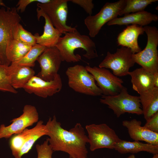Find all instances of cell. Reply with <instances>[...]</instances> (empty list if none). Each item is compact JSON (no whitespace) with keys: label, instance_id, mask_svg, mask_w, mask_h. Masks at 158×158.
<instances>
[{"label":"cell","instance_id":"8fae6325","mask_svg":"<svg viewBox=\"0 0 158 158\" xmlns=\"http://www.w3.org/2000/svg\"><path fill=\"white\" fill-rule=\"evenodd\" d=\"M85 68L94 77L97 85L105 96H114L119 93L123 87L122 79L112 73L108 69L99 67Z\"/></svg>","mask_w":158,"mask_h":158},{"label":"cell","instance_id":"44dd1931","mask_svg":"<svg viewBox=\"0 0 158 158\" xmlns=\"http://www.w3.org/2000/svg\"><path fill=\"white\" fill-rule=\"evenodd\" d=\"M142 114L147 121L158 112V88L152 89L140 94Z\"/></svg>","mask_w":158,"mask_h":158},{"label":"cell","instance_id":"603a6c76","mask_svg":"<svg viewBox=\"0 0 158 158\" xmlns=\"http://www.w3.org/2000/svg\"><path fill=\"white\" fill-rule=\"evenodd\" d=\"M32 46L12 39L7 44L6 49L7 59L11 63L22 59L29 51Z\"/></svg>","mask_w":158,"mask_h":158},{"label":"cell","instance_id":"d6986e66","mask_svg":"<svg viewBox=\"0 0 158 158\" xmlns=\"http://www.w3.org/2000/svg\"><path fill=\"white\" fill-rule=\"evenodd\" d=\"M158 20V16L147 11H143L124 15L122 17H116L107 23L108 25H135L143 27L147 26L153 21Z\"/></svg>","mask_w":158,"mask_h":158},{"label":"cell","instance_id":"52a82bcc","mask_svg":"<svg viewBox=\"0 0 158 158\" xmlns=\"http://www.w3.org/2000/svg\"><path fill=\"white\" fill-rule=\"evenodd\" d=\"M126 2V0H120L114 2H107L97 14L87 17L84 22L90 36L95 37L105 23L117 17Z\"/></svg>","mask_w":158,"mask_h":158},{"label":"cell","instance_id":"e0dca14e","mask_svg":"<svg viewBox=\"0 0 158 158\" xmlns=\"http://www.w3.org/2000/svg\"><path fill=\"white\" fill-rule=\"evenodd\" d=\"M36 11L38 20H39L40 17H43L45 21L42 34L40 35L36 33L34 35L36 43L47 47H55L62 34L54 27L47 16L38 8Z\"/></svg>","mask_w":158,"mask_h":158},{"label":"cell","instance_id":"d4e9b609","mask_svg":"<svg viewBox=\"0 0 158 158\" xmlns=\"http://www.w3.org/2000/svg\"><path fill=\"white\" fill-rule=\"evenodd\" d=\"M12 36L13 39L27 45L32 46L36 44L35 35L25 30L20 23L13 27Z\"/></svg>","mask_w":158,"mask_h":158},{"label":"cell","instance_id":"ba28073f","mask_svg":"<svg viewBox=\"0 0 158 158\" xmlns=\"http://www.w3.org/2000/svg\"><path fill=\"white\" fill-rule=\"evenodd\" d=\"M68 0H51L49 2L37 3V6L47 16L54 27L62 34L74 31L75 27L66 24Z\"/></svg>","mask_w":158,"mask_h":158},{"label":"cell","instance_id":"8d00e7d4","mask_svg":"<svg viewBox=\"0 0 158 158\" xmlns=\"http://www.w3.org/2000/svg\"><path fill=\"white\" fill-rule=\"evenodd\" d=\"M152 158H158V154H153V156Z\"/></svg>","mask_w":158,"mask_h":158},{"label":"cell","instance_id":"9a60e30c","mask_svg":"<svg viewBox=\"0 0 158 158\" xmlns=\"http://www.w3.org/2000/svg\"><path fill=\"white\" fill-rule=\"evenodd\" d=\"M122 123L127 129L130 138L135 141H144L147 143L158 145V133L142 126L140 121L133 119L130 121H123Z\"/></svg>","mask_w":158,"mask_h":158},{"label":"cell","instance_id":"f35d334b","mask_svg":"<svg viewBox=\"0 0 158 158\" xmlns=\"http://www.w3.org/2000/svg\"><path fill=\"white\" fill-rule=\"evenodd\" d=\"M69 158H72V157H69Z\"/></svg>","mask_w":158,"mask_h":158},{"label":"cell","instance_id":"ab89813d","mask_svg":"<svg viewBox=\"0 0 158 158\" xmlns=\"http://www.w3.org/2000/svg\"><path fill=\"white\" fill-rule=\"evenodd\" d=\"M85 158H87V157Z\"/></svg>","mask_w":158,"mask_h":158},{"label":"cell","instance_id":"4dcf8cb0","mask_svg":"<svg viewBox=\"0 0 158 158\" xmlns=\"http://www.w3.org/2000/svg\"><path fill=\"white\" fill-rule=\"evenodd\" d=\"M69 1L82 7L89 15H92L94 4L92 0H71Z\"/></svg>","mask_w":158,"mask_h":158},{"label":"cell","instance_id":"d590c367","mask_svg":"<svg viewBox=\"0 0 158 158\" xmlns=\"http://www.w3.org/2000/svg\"><path fill=\"white\" fill-rule=\"evenodd\" d=\"M127 158H137L135 157V155L133 154L130 155Z\"/></svg>","mask_w":158,"mask_h":158},{"label":"cell","instance_id":"484cf974","mask_svg":"<svg viewBox=\"0 0 158 158\" xmlns=\"http://www.w3.org/2000/svg\"><path fill=\"white\" fill-rule=\"evenodd\" d=\"M46 47L36 43L32 46L29 51L22 59L16 62L12 63L31 68L33 67L35 65V61Z\"/></svg>","mask_w":158,"mask_h":158},{"label":"cell","instance_id":"1f68e13d","mask_svg":"<svg viewBox=\"0 0 158 158\" xmlns=\"http://www.w3.org/2000/svg\"><path fill=\"white\" fill-rule=\"evenodd\" d=\"M51 0H19L17 3L16 6L17 11L23 13L25 11L26 7L29 4L34 2L44 4L49 2Z\"/></svg>","mask_w":158,"mask_h":158},{"label":"cell","instance_id":"7a4b0ae2","mask_svg":"<svg viewBox=\"0 0 158 158\" xmlns=\"http://www.w3.org/2000/svg\"><path fill=\"white\" fill-rule=\"evenodd\" d=\"M59 50L63 61L75 63L82 60L79 54H75L77 49H82L85 51L83 56L89 60L98 56L94 42L87 35L81 34L76 30L67 32L61 37L55 46Z\"/></svg>","mask_w":158,"mask_h":158},{"label":"cell","instance_id":"8992f818","mask_svg":"<svg viewBox=\"0 0 158 158\" xmlns=\"http://www.w3.org/2000/svg\"><path fill=\"white\" fill-rule=\"evenodd\" d=\"M16 8H0V60L1 64L8 66L11 63L6 55L7 45L13 39L12 31L14 26L21 20Z\"/></svg>","mask_w":158,"mask_h":158},{"label":"cell","instance_id":"cb8c5ba5","mask_svg":"<svg viewBox=\"0 0 158 158\" xmlns=\"http://www.w3.org/2000/svg\"><path fill=\"white\" fill-rule=\"evenodd\" d=\"M47 131L43 121L40 120L33 128L32 132L27 138L21 147L19 154L20 158L24 154L27 153L31 149L35 142L43 136L47 135Z\"/></svg>","mask_w":158,"mask_h":158},{"label":"cell","instance_id":"83f0119b","mask_svg":"<svg viewBox=\"0 0 158 158\" xmlns=\"http://www.w3.org/2000/svg\"><path fill=\"white\" fill-rule=\"evenodd\" d=\"M157 1L158 0H126L125 5L119 16L144 11L148 5Z\"/></svg>","mask_w":158,"mask_h":158},{"label":"cell","instance_id":"836d02e7","mask_svg":"<svg viewBox=\"0 0 158 158\" xmlns=\"http://www.w3.org/2000/svg\"><path fill=\"white\" fill-rule=\"evenodd\" d=\"M153 81L154 87L158 88V72L153 74Z\"/></svg>","mask_w":158,"mask_h":158},{"label":"cell","instance_id":"f1b7e54d","mask_svg":"<svg viewBox=\"0 0 158 158\" xmlns=\"http://www.w3.org/2000/svg\"><path fill=\"white\" fill-rule=\"evenodd\" d=\"M6 65H0V91L16 94L18 91L11 85L6 74Z\"/></svg>","mask_w":158,"mask_h":158},{"label":"cell","instance_id":"74e56055","mask_svg":"<svg viewBox=\"0 0 158 158\" xmlns=\"http://www.w3.org/2000/svg\"><path fill=\"white\" fill-rule=\"evenodd\" d=\"M1 64V61L0 60V65Z\"/></svg>","mask_w":158,"mask_h":158},{"label":"cell","instance_id":"7c38bea8","mask_svg":"<svg viewBox=\"0 0 158 158\" xmlns=\"http://www.w3.org/2000/svg\"><path fill=\"white\" fill-rule=\"evenodd\" d=\"M39 118L36 107L31 105H25L23 107V114L11 121L12 123L10 125L7 126L4 124L1 125L0 139L9 138L13 135L21 133L27 127L37 122Z\"/></svg>","mask_w":158,"mask_h":158},{"label":"cell","instance_id":"6da1fadb","mask_svg":"<svg viewBox=\"0 0 158 158\" xmlns=\"http://www.w3.org/2000/svg\"><path fill=\"white\" fill-rule=\"evenodd\" d=\"M47 139L54 152L61 151L68 153L72 158L87 157L86 147L89 140L81 124L77 123L67 130L62 128L54 115L50 118L45 125Z\"/></svg>","mask_w":158,"mask_h":158},{"label":"cell","instance_id":"ac0fdd59","mask_svg":"<svg viewBox=\"0 0 158 158\" xmlns=\"http://www.w3.org/2000/svg\"><path fill=\"white\" fill-rule=\"evenodd\" d=\"M144 32L143 27L135 25L128 26L118 35V44L130 49L133 54L138 53L142 50L138 44V37Z\"/></svg>","mask_w":158,"mask_h":158},{"label":"cell","instance_id":"ffe728a7","mask_svg":"<svg viewBox=\"0 0 158 158\" xmlns=\"http://www.w3.org/2000/svg\"><path fill=\"white\" fill-rule=\"evenodd\" d=\"M128 75L131 77L133 89L139 95L154 87L153 74L142 67L129 71Z\"/></svg>","mask_w":158,"mask_h":158},{"label":"cell","instance_id":"5b68a950","mask_svg":"<svg viewBox=\"0 0 158 158\" xmlns=\"http://www.w3.org/2000/svg\"><path fill=\"white\" fill-rule=\"evenodd\" d=\"M101 103L107 105L112 110L117 117L126 113L142 114L139 96L129 94L125 87L120 92L114 96L102 95Z\"/></svg>","mask_w":158,"mask_h":158},{"label":"cell","instance_id":"3957f363","mask_svg":"<svg viewBox=\"0 0 158 158\" xmlns=\"http://www.w3.org/2000/svg\"><path fill=\"white\" fill-rule=\"evenodd\" d=\"M66 74L68 86L75 91L92 96L102 95L94 77L85 67L79 64L70 67L66 70Z\"/></svg>","mask_w":158,"mask_h":158},{"label":"cell","instance_id":"e575fe53","mask_svg":"<svg viewBox=\"0 0 158 158\" xmlns=\"http://www.w3.org/2000/svg\"><path fill=\"white\" fill-rule=\"evenodd\" d=\"M0 6H3L6 8L8 7L6 5L2 0H0Z\"/></svg>","mask_w":158,"mask_h":158},{"label":"cell","instance_id":"2e32d148","mask_svg":"<svg viewBox=\"0 0 158 158\" xmlns=\"http://www.w3.org/2000/svg\"><path fill=\"white\" fill-rule=\"evenodd\" d=\"M6 74L11 85L15 89L23 88L35 75L32 68L11 63L6 66Z\"/></svg>","mask_w":158,"mask_h":158},{"label":"cell","instance_id":"30bf717a","mask_svg":"<svg viewBox=\"0 0 158 158\" xmlns=\"http://www.w3.org/2000/svg\"><path fill=\"white\" fill-rule=\"evenodd\" d=\"M133 54L130 49L124 47L117 48L113 54L108 51L99 67L111 69L118 77L128 75L130 68L135 63Z\"/></svg>","mask_w":158,"mask_h":158},{"label":"cell","instance_id":"5bb4252c","mask_svg":"<svg viewBox=\"0 0 158 158\" xmlns=\"http://www.w3.org/2000/svg\"><path fill=\"white\" fill-rule=\"evenodd\" d=\"M62 86L61 77L58 73L54 79L46 81L38 76L34 75L26 84L23 88L29 94L45 98L59 92Z\"/></svg>","mask_w":158,"mask_h":158},{"label":"cell","instance_id":"9c48e42d","mask_svg":"<svg viewBox=\"0 0 158 158\" xmlns=\"http://www.w3.org/2000/svg\"><path fill=\"white\" fill-rule=\"evenodd\" d=\"M85 128L92 151L103 148L114 149L116 144L121 140L115 131L105 123L87 125Z\"/></svg>","mask_w":158,"mask_h":158},{"label":"cell","instance_id":"f546056e","mask_svg":"<svg viewBox=\"0 0 158 158\" xmlns=\"http://www.w3.org/2000/svg\"><path fill=\"white\" fill-rule=\"evenodd\" d=\"M36 148L37 153V158H52L54 151L47 138L42 144H37Z\"/></svg>","mask_w":158,"mask_h":158},{"label":"cell","instance_id":"4fadbf2b","mask_svg":"<svg viewBox=\"0 0 158 158\" xmlns=\"http://www.w3.org/2000/svg\"><path fill=\"white\" fill-rule=\"evenodd\" d=\"M41 68L37 76L46 81L53 80L58 74L62 58L56 47H46L37 60Z\"/></svg>","mask_w":158,"mask_h":158},{"label":"cell","instance_id":"7402d4cb","mask_svg":"<svg viewBox=\"0 0 158 158\" xmlns=\"http://www.w3.org/2000/svg\"><path fill=\"white\" fill-rule=\"evenodd\" d=\"M114 149L122 154L137 153L142 151L153 154H158V145L143 143L139 141L130 142L121 139L116 144Z\"/></svg>","mask_w":158,"mask_h":158},{"label":"cell","instance_id":"4316f807","mask_svg":"<svg viewBox=\"0 0 158 158\" xmlns=\"http://www.w3.org/2000/svg\"><path fill=\"white\" fill-rule=\"evenodd\" d=\"M32 130V128L30 129L26 128L21 133L14 135L10 139V147L15 158H20L19 154L20 149Z\"/></svg>","mask_w":158,"mask_h":158},{"label":"cell","instance_id":"277c9868","mask_svg":"<svg viewBox=\"0 0 158 158\" xmlns=\"http://www.w3.org/2000/svg\"><path fill=\"white\" fill-rule=\"evenodd\" d=\"M143 28L147 36L146 45L143 50L133 54V57L135 63L153 74L158 72V30L148 25Z\"/></svg>","mask_w":158,"mask_h":158},{"label":"cell","instance_id":"d6a6232c","mask_svg":"<svg viewBox=\"0 0 158 158\" xmlns=\"http://www.w3.org/2000/svg\"><path fill=\"white\" fill-rule=\"evenodd\" d=\"M144 126L151 131L158 133V112L146 121Z\"/></svg>","mask_w":158,"mask_h":158}]
</instances>
